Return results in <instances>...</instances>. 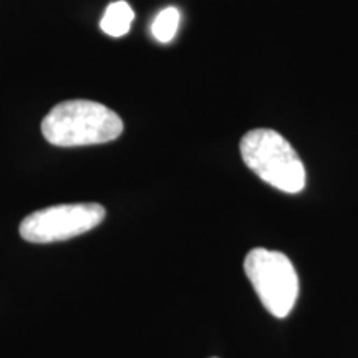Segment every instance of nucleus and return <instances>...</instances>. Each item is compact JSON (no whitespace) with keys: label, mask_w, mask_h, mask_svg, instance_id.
Here are the masks:
<instances>
[{"label":"nucleus","mask_w":358,"mask_h":358,"mask_svg":"<svg viewBox=\"0 0 358 358\" xmlns=\"http://www.w3.org/2000/svg\"><path fill=\"white\" fill-rule=\"evenodd\" d=\"M43 138L53 146L101 145L122 136L123 122L113 110L90 100L58 103L42 122Z\"/></svg>","instance_id":"nucleus-1"},{"label":"nucleus","mask_w":358,"mask_h":358,"mask_svg":"<svg viewBox=\"0 0 358 358\" xmlns=\"http://www.w3.org/2000/svg\"><path fill=\"white\" fill-rule=\"evenodd\" d=\"M241 155L250 171L264 182L287 194L306 187V166L301 156L282 134L274 129H250L241 140Z\"/></svg>","instance_id":"nucleus-2"},{"label":"nucleus","mask_w":358,"mask_h":358,"mask_svg":"<svg viewBox=\"0 0 358 358\" xmlns=\"http://www.w3.org/2000/svg\"><path fill=\"white\" fill-rule=\"evenodd\" d=\"M244 271L262 306L274 317H287L299 295V277L290 259L277 250L257 248L245 256Z\"/></svg>","instance_id":"nucleus-3"},{"label":"nucleus","mask_w":358,"mask_h":358,"mask_svg":"<svg viewBox=\"0 0 358 358\" xmlns=\"http://www.w3.org/2000/svg\"><path fill=\"white\" fill-rule=\"evenodd\" d=\"M105 216V208L96 203L50 206L27 216L20 236L34 244L58 243L95 229Z\"/></svg>","instance_id":"nucleus-4"},{"label":"nucleus","mask_w":358,"mask_h":358,"mask_svg":"<svg viewBox=\"0 0 358 358\" xmlns=\"http://www.w3.org/2000/svg\"><path fill=\"white\" fill-rule=\"evenodd\" d=\"M134 19L133 8L129 7L128 2L124 0H118V2L110 3L106 7L105 15L100 22L101 30L110 37H123L131 29V22Z\"/></svg>","instance_id":"nucleus-5"},{"label":"nucleus","mask_w":358,"mask_h":358,"mask_svg":"<svg viewBox=\"0 0 358 358\" xmlns=\"http://www.w3.org/2000/svg\"><path fill=\"white\" fill-rule=\"evenodd\" d=\"M179 10L176 7H168L161 10L151 25V32H153L155 38L161 43H168L174 38L179 27Z\"/></svg>","instance_id":"nucleus-6"}]
</instances>
